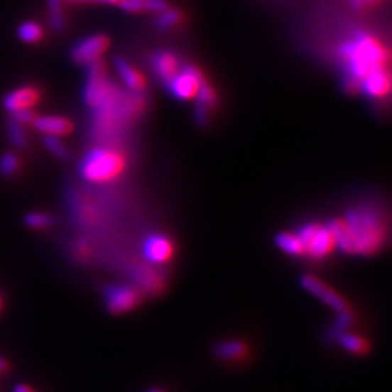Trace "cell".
Masks as SVG:
<instances>
[{
  "label": "cell",
  "instance_id": "cell-1",
  "mask_svg": "<svg viewBox=\"0 0 392 392\" xmlns=\"http://www.w3.org/2000/svg\"><path fill=\"white\" fill-rule=\"evenodd\" d=\"M336 247L349 254H372L386 239V225L382 214L372 205H359L349 209L344 218L327 225Z\"/></svg>",
  "mask_w": 392,
  "mask_h": 392
},
{
  "label": "cell",
  "instance_id": "cell-2",
  "mask_svg": "<svg viewBox=\"0 0 392 392\" xmlns=\"http://www.w3.org/2000/svg\"><path fill=\"white\" fill-rule=\"evenodd\" d=\"M339 53L346 65V75L361 83L369 73L386 69L389 58L382 44L365 31H356L342 44Z\"/></svg>",
  "mask_w": 392,
  "mask_h": 392
},
{
  "label": "cell",
  "instance_id": "cell-3",
  "mask_svg": "<svg viewBox=\"0 0 392 392\" xmlns=\"http://www.w3.org/2000/svg\"><path fill=\"white\" fill-rule=\"evenodd\" d=\"M125 168V158L121 153L99 147L90 150L80 161L79 172L82 178L93 183H104L115 179Z\"/></svg>",
  "mask_w": 392,
  "mask_h": 392
},
{
  "label": "cell",
  "instance_id": "cell-4",
  "mask_svg": "<svg viewBox=\"0 0 392 392\" xmlns=\"http://www.w3.org/2000/svg\"><path fill=\"white\" fill-rule=\"evenodd\" d=\"M119 89L107 77L104 64L96 60L87 64V82L85 87V102L93 111L109 105L119 94Z\"/></svg>",
  "mask_w": 392,
  "mask_h": 392
},
{
  "label": "cell",
  "instance_id": "cell-5",
  "mask_svg": "<svg viewBox=\"0 0 392 392\" xmlns=\"http://www.w3.org/2000/svg\"><path fill=\"white\" fill-rule=\"evenodd\" d=\"M297 236L303 243L304 253L315 258L327 256L336 247L333 234L329 228L318 224L304 225Z\"/></svg>",
  "mask_w": 392,
  "mask_h": 392
},
{
  "label": "cell",
  "instance_id": "cell-6",
  "mask_svg": "<svg viewBox=\"0 0 392 392\" xmlns=\"http://www.w3.org/2000/svg\"><path fill=\"white\" fill-rule=\"evenodd\" d=\"M107 308L114 315L125 314L138 307L141 303V292L131 285H109L104 290Z\"/></svg>",
  "mask_w": 392,
  "mask_h": 392
},
{
  "label": "cell",
  "instance_id": "cell-7",
  "mask_svg": "<svg viewBox=\"0 0 392 392\" xmlns=\"http://www.w3.org/2000/svg\"><path fill=\"white\" fill-rule=\"evenodd\" d=\"M202 75L193 65L186 64L185 67L168 83L170 93L182 101H189L198 94L201 85L204 83Z\"/></svg>",
  "mask_w": 392,
  "mask_h": 392
},
{
  "label": "cell",
  "instance_id": "cell-8",
  "mask_svg": "<svg viewBox=\"0 0 392 392\" xmlns=\"http://www.w3.org/2000/svg\"><path fill=\"white\" fill-rule=\"evenodd\" d=\"M109 47V38L104 34H93L89 36L79 43L75 44L72 48V60L77 64H90L96 60H99V57L108 50Z\"/></svg>",
  "mask_w": 392,
  "mask_h": 392
},
{
  "label": "cell",
  "instance_id": "cell-9",
  "mask_svg": "<svg viewBox=\"0 0 392 392\" xmlns=\"http://www.w3.org/2000/svg\"><path fill=\"white\" fill-rule=\"evenodd\" d=\"M301 285L311 292L314 297H317L320 301H322L325 305L332 307L334 311L340 312H346L350 311V308L347 307V303L339 295L336 290H333L329 285H325L324 282H321L320 279L314 278V276H303L301 279Z\"/></svg>",
  "mask_w": 392,
  "mask_h": 392
},
{
  "label": "cell",
  "instance_id": "cell-10",
  "mask_svg": "<svg viewBox=\"0 0 392 392\" xmlns=\"http://www.w3.org/2000/svg\"><path fill=\"white\" fill-rule=\"evenodd\" d=\"M40 90L36 86H22L12 90L4 101L5 108L11 112L19 109H29L40 101Z\"/></svg>",
  "mask_w": 392,
  "mask_h": 392
},
{
  "label": "cell",
  "instance_id": "cell-11",
  "mask_svg": "<svg viewBox=\"0 0 392 392\" xmlns=\"http://www.w3.org/2000/svg\"><path fill=\"white\" fill-rule=\"evenodd\" d=\"M144 254L153 263H165L173 254V246L165 236L151 234L144 241Z\"/></svg>",
  "mask_w": 392,
  "mask_h": 392
},
{
  "label": "cell",
  "instance_id": "cell-12",
  "mask_svg": "<svg viewBox=\"0 0 392 392\" xmlns=\"http://www.w3.org/2000/svg\"><path fill=\"white\" fill-rule=\"evenodd\" d=\"M157 77L166 85L180 72V62L170 51H157L151 60Z\"/></svg>",
  "mask_w": 392,
  "mask_h": 392
},
{
  "label": "cell",
  "instance_id": "cell-13",
  "mask_svg": "<svg viewBox=\"0 0 392 392\" xmlns=\"http://www.w3.org/2000/svg\"><path fill=\"white\" fill-rule=\"evenodd\" d=\"M133 276L141 293H151V295H154V293L161 292L163 286H165V279L161 278V275L147 266L137 268L133 272Z\"/></svg>",
  "mask_w": 392,
  "mask_h": 392
},
{
  "label": "cell",
  "instance_id": "cell-14",
  "mask_svg": "<svg viewBox=\"0 0 392 392\" xmlns=\"http://www.w3.org/2000/svg\"><path fill=\"white\" fill-rule=\"evenodd\" d=\"M36 128L45 136H53V137H61V136H67L72 133L73 124L64 116H40L36 118L34 122Z\"/></svg>",
  "mask_w": 392,
  "mask_h": 392
},
{
  "label": "cell",
  "instance_id": "cell-15",
  "mask_svg": "<svg viewBox=\"0 0 392 392\" xmlns=\"http://www.w3.org/2000/svg\"><path fill=\"white\" fill-rule=\"evenodd\" d=\"M391 87L389 73L386 69H379L369 73L361 83V89L371 97H383Z\"/></svg>",
  "mask_w": 392,
  "mask_h": 392
},
{
  "label": "cell",
  "instance_id": "cell-16",
  "mask_svg": "<svg viewBox=\"0 0 392 392\" xmlns=\"http://www.w3.org/2000/svg\"><path fill=\"white\" fill-rule=\"evenodd\" d=\"M115 65H116V70H118L122 82L126 85V87L131 92H143L146 89L144 77L125 58L116 57Z\"/></svg>",
  "mask_w": 392,
  "mask_h": 392
},
{
  "label": "cell",
  "instance_id": "cell-17",
  "mask_svg": "<svg viewBox=\"0 0 392 392\" xmlns=\"http://www.w3.org/2000/svg\"><path fill=\"white\" fill-rule=\"evenodd\" d=\"M249 353V349L244 343L237 340H228L221 342L214 347V354L225 362H236L240 359H244V356Z\"/></svg>",
  "mask_w": 392,
  "mask_h": 392
},
{
  "label": "cell",
  "instance_id": "cell-18",
  "mask_svg": "<svg viewBox=\"0 0 392 392\" xmlns=\"http://www.w3.org/2000/svg\"><path fill=\"white\" fill-rule=\"evenodd\" d=\"M118 5L125 12H129V13H141V12L158 13L169 8V4L166 0H121Z\"/></svg>",
  "mask_w": 392,
  "mask_h": 392
},
{
  "label": "cell",
  "instance_id": "cell-19",
  "mask_svg": "<svg viewBox=\"0 0 392 392\" xmlns=\"http://www.w3.org/2000/svg\"><path fill=\"white\" fill-rule=\"evenodd\" d=\"M336 343H339L343 349H346L349 353H353L356 356H361V354H366L369 352V343L359 337L356 334H350L347 332L342 333L337 336V339L334 340Z\"/></svg>",
  "mask_w": 392,
  "mask_h": 392
},
{
  "label": "cell",
  "instance_id": "cell-20",
  "mask_svg": "<svg viewBox=\"0 0 392 392\" xmlns=\"http://www.w3.org/2000/svg\"><path fill=\"white\" fill-rule=\"evenodd\" d=\"M48 4V21L55 32H62L65 26L64 0H47Z\"/></svg>",
  "mask_w": 392,
  "mask_h": 392
},
{
  "label": "cell",
  "instance_id": "cell-21",
  "mask_svg": "<svg viewBox=\"0 0 392 392\" xmlns=\"http://www.w3.org/2000/svg\"><path fill=\"white\" fill-rule=\"evenodd\" d=\"M43 36H44V31H43L41 25L37 22L28 21V22L21 23L18 28L19 40L23 43H28V44L38 43L43 38Z\"/></svg>",
  "mask_w": 392,
  "mask_h": 392
},
{
  "label": "cell",
  "instance_id": "cell-22",
  "mask_svg": "<svg viewBox=\"0 0 392 392\" xmlns=\"http://www.w3.org/2000/svg\"><path fill=\"white\" fill-rule=\"evenodd\" d=\"M276 244L281 250H283L288 254L292 256H298L304 254V247L297 234H289V233H282L276 237Z\"/></svg>",
  "mask_w": 392,
  "mask_h": 392
},
{
  "label": "cell",
  "instance_id": "cell-23",
  "mask_svg": "<svg viewBox=\"0 0 392 392\" xmlns=\"http://www.w3.org/2000/svg\"><path fill=\"white\" fill-rule=\"evenodd\" d=\"M182 18H183V15L178 9L168 8L165 11L158 12L154 23H156L157 28L166 31V29H172L173 26L179 25L182 22Z\"/></svg>",
  "mask_w": 392,
  "mask_h": 392
},
{
  "label": "cell",
  "instance_id": "cell-24",
  "mask_svg": "<svg viewBox=\"0 0 392 392\" xmlns=\"http://www.w3.org/2000/svg\"><path fill=\"white\" fill-rule=\"evenodd\" d=\"M54 218L50 214H43V212H31L25 217V224L31 228H36V230H40V228H47L53 225Z\"/></svg>",
  "mask_w": 392,
  "mask_h": 392
},
{
  "label": "cell",
  "instance_id": "cell-25",
  "mask_svg": "<svg viewBox=\"0 0 392 392\" xmlns=\"http://www.w3.org/2000/svg\"><path fill=\"white\" fill-rule=\"evenodd\" d=\"M8 134L11 141L16 146V147H23L26 144V134L23 131V125L18 124L16 121L11 119L8 124Z\"/></svg>",
  "mask_w": 392,
  "mask_h": 392
},
{
  "label": "cell",
  "instance_id": "cell-26",
  "mask_svg": "<svg viewBox=\"0 0 392 392\" xmlns=\"http://www.w3.org/2000/svg\"><path fill=\"white\" fill-rule=\"evenodd\" d=\"M196 97H198V102H196V104L204 105L207 108H212L217 102V94H215L214 89L211 86H208L205 82L201 85Z\"/></svg>",
  "mask_w": 392,
  "mask_h": 392
},
{
  "label": "cell",
  "instance_id": "cell-27",
  "mask_svg": "<svg viewBox=\"0 0 392 392\" xmlns=\"http://www.w3.org/2000/svg\"><path fill=\"white\" fill-rule=\"evenodd\" d=\"M19 169V158L15 154H5L0 158V173L4 176H12Z\"/></svg>",
  "mask_w": 392,
  "mask_h": 392
},
{
  "label": "cell",
  "instance_id": "cell-28",
  "mask_svg": "<svg viewBox=\"0 0 392 392\" xmlns=\"http://www.w3.org/2000/svg\"><path fill=\"white\" fill-rule=\"evenodd\" d=\"M45 147L58 158H67L69 157V150L65 148V146L58 140V137L53 136H45L44 138Z\"/></svg>",
  "mask_w": 392,
  "mask_h": 392
},
{
  "label": "cell",
  "instance_id": "cell-29",
  "mask_svg": "<svg viewBox=\"0 0 392 392\" xmlns=\"http://www.w3.org/2000/svg\"><path fill=\"white\" fill-rule=\"evenodd\" d=\"M11 116H12L13 121H16L21 125H29V124L34 122V119L37 118L36 114L32 112L31 109H19V111L11 112Z\"/></svg>",
  "mask_w": 392,
  "mask_h": 392
},
{
  "label": "cell",
  "instance_id": "cell-30",
  "mask_svg": "<svg viewBox=\"0 0 392 392\" xmlns=\"http://www.w3.org/2000/svg\"><path fill=\"white\" fill-rule=\"evenodd\" d=\"M379 0H349V4L357 9V11H364V9H368L369 6L378 4Z\"/></svg>",
  "mask_w": 392,
  "mask_h": 392
},
{
  "label": "cell",
  "instance_id": "cell-31",
  "mask_svg": "<svg viewBox=\"0 0 392 392\" xmlns=\"http://www.w3.org/2000/svg\"><path fill=\"white\" fill-rule=\"evenodd\" d=\"M64 2L69 4H109V5H116L121 0H64Z\"/></svg>",
  "mask_w": 392,
  "mask_h": 392
},
{
  "label": "cell",
  "instance_id": "cell-32",
  "mask_svg": "<svg viewBox=\"0 0 392 392\" xmlns=\"http://www.w3.org/2000/svg\"><path fill=\"white\" fill-rule=\"evenodd\" d=\"M13 392H36L32 388H29L28 385L25 383H18L15 388H13Z\"/></svg>",
  "mask_w": 392,
  "mask_h": 392
},
{
  "label": "cell",
  "instance_id": "cell-33",
  "mask_svg": "<svg viewBox=\"0 0 392 392\" xmlns=\"http://www.w3.org/2000/svg\"><path fill=\"white\" fill-rule=\"evenodd\" d=\"M9 369V364L5 361V359L0 357V374H5Z\"/></svg>",
  "mask_w": 392,
  "mask_h": 392
},
{
  "label": "cell",
  "instance_id": "cell-34",
  "mask_svg": "<svg viewBox=\"0 0 392 392\" xmlns=\"http://www.w3.org/2000/svg\"><path fill=\"white\" fill-rule=\"evenodd\" d=\"M147 392H163V391H160V389H157V388H153V389H150V391H147Z\"/></svg>",
  "mask_w": 392,
  "mask_h": 392
},
{
  "label": "cell",
  "instance_id": "cell-35",
  "mask_svg": "<svg viewBox=\"0 0 392 392\" xmlns=\"http://www.w3.org/2000/svg\"><path fill=\"white\" fill-rule=\"evenodd\" d=\"M0 307H2V300H0Z\"/></svg>",
  "mask_w": 392,
  "mask_h": 392
}]
</instances>
